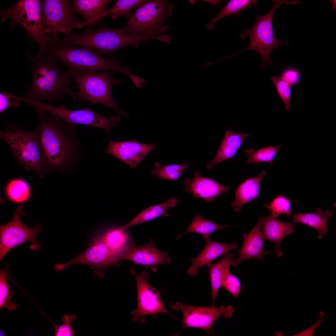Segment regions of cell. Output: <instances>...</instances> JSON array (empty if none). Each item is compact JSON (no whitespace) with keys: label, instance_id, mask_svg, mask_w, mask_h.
Wrapping results in <instances>:
<instances>
[{"label":"cell","instance_id":"484cf974","mask_svg":"<svg viewBox=\"0 0 336 336\" xmlns=\"http://www.w3.org/2000/svg\"><path fill=\"white\" fill-rule=\"evenodd\" d=\"M234 256V254L228 252L217 263L214 264L211 263L207 266L208 268L207 272L210 279L212 298L213 305L224 278L230 271V267L232 265Z\"/></svg>","mask_w":336,"mask_h":336},{"label":"cell","instance_id":"60d3db41","mask_svg":"<svg viewBox=\"0 0 336 336\" xmlns=\"http://www.w3.org/2000/svg\"><path fill=\"white\" fill-rule=\"evenodd\" d=\"M11 93L5 91L0 93V113L1 114L9 107H17L20 101L12 97Z\"/></svg>","mask_w":336,"mask_h":336},{"label":"cell","instance_id":"7402d4cb","mask_svg":"<svg viewBox=\"0 0 336 336\" xmlns=\"http://www.w3.org/2000/svg\"><path fill=\"white\" fill-rule=\"evenodd\" d=\"M261 218V231L264 240L273 243L276 246L275 253L278 257H282L281 243L286 236L294 232L296 225L284 222L270 216Z\"/></svg>","mask_w":336,"mask_h":336},{"label":"cell","instance_id":"8d00e7d4","mask_svg":"<svg viewBox=\"0 0 336 336\" xmlns=\"http://www.w3.org/2000/svg\"><path fill=\"white\" fill-rule=\"evenodd\" d=\"M271 80L278 95L283 102L286 110H289L292 95L291 87L280 77L273 76Z\"/></svg>","mask_w":336,"mask_h":336},{"label":"cell","instance_id":"4316f807","mask_svg":"<svg viewBox=\"0 0 336 336\" xmlns=\"http://www.w3.org/2000/svg\"><path fill=\"white\" fill-rule=\"evenodd\" d=\"M177 199L172 197L165 202L148 207L141 211L126 224L121 226L123 229L149 222L160 217H168V209L174 207L177 204Z\"/></svg>","mask_w":336,"mask_h":336},{"label":"cell","instance_id":"e575fe53","mask_svg":"<svg viewBox=\"0 0 336 336\" xmlns=\"http://www.w3.org/2000/svg\"><path fill=\"white\" fill-rule=\"evenodd\" d=\"M143 0H118L110 9L105 11V16L110 15L114 20L121 16L125 17L128 20L132 14L130 11L142 2Z\"/></svg>","mask_w":336,"mask_h":336},{"label":"cell","instance_id":"30bf717a","mask_svg":"<svg viewBox=\"0 0 336 336\" xmlns=\"http://www.w3.org/2000/svg\"><path fill=\"white\" fill-rule=\"evenodd\" d=\"M31 105L35 110L50 113L68 125L75 126L82 124L97 127L104 129L108 134L110 133L112 127L117 125L120 119L118 116H112L108 118L89 107L82 110H71L66 109L63 105L56 107L49 103L39 100H33Z\"/></svg>","mask_w":336,"mask_h":336},{"label":"cell","instance_id":"d4e9b609","mask_svg":"<svg viewBox=\"0 0 336 336\" xmlns=\"http://www.w3.org/2000/svg\"><path fill=\"white\" fill-rule=\"evenodd\" d=\"M332 215L331 212L328 210L323 212L318 208L312 212L293 214L291 223H300L313 228L318 231L317 237L320 239L328 233V220Z\"/></svg>","mask_w":336,"mask_h":336},{"label":"cell","instance_id":"5bb4252c","mask_svg":"<svg viewBox=\"0 0 336 336\" xmlns=\"http://www.w3.org/2000/svg\"><path fill=\"white\" fill-rule=\"evenodd\" d=\"M130 273L135 278L138 296L137 308L132 312L133 320L143 322L146 316L159 313L173 317L166 309L160 292L148 283V273L143 271L137 274L133 269Z\"/></svg>","mask_w":336,"mask_h":336},{"label":"cell","instance_id":"cb8c5ba5","mask_svg":"<svg viewBox=\"0 0 336 336\" xmlns=\"http://www.w3.org/2000/svg\"><path fill=\"white\" fill-rule=\"evenodd\" d=\"M262 170L257 176L246 179L238 186L235 192V199L231 206L236 212L241 211L242 206L260 195L261 181L266 175Z\"/></svg>","mask_w":336,"mask_h":336},{"label":"cell","instance_id":"b9f144b4","mask_svg":"<svg viewBox=\"0 0 336 336\" xmlns=\"http://www.w3.org/2000/svg\"><path fill=\"white\" fill-rule=\"evenodd\" d=\"M324 313L320 311L319 314V318L317 321L307 329L302 331L293 336H313L315 332L316 329L319 327L321 323L325 320Z\"/></svg>","mask_w":336,"mask_h":336},{"label":"cell","instance_id":"44dd1931","mask_svg":"<svg viewBox=\"0 0 336 336\" xmlns=\"http://www.w3.org/2000/svg\"><path fill=\"white\" fill-rule=\"evenodd\" d=\"M238 245L236 243L227 244L215 241L209 238L206 239L202 251L196 257L190 260L191 264L188 269V274L191 276H197L199 268L207 266L212 261L228 253L231 249L237 250Z\"/></svg>","mask_w":336,"mask_h":336},{"label":"cell","instance_id":"2e32d148","mask_svg":"<svg viewBox=\"0 0 336 336\" xmlns=\"http://www.w3.org/2000/svg\"><path fill=\"white\" fill-rule=\"evenodd\" d=\"M156 147L155 144L139 142L136 139L117 142L110 139L105 152L133 168L136 167L147 155Z\"/></svg>","mask_w":336,"mask_h":336},{"label":"cell","instance_id":"ab89813d","mask_svg":"<svg viewBox=\"0 0 336 336\" xmlns=\"http://www.w3.org/2000/svg\"><path fill=\"white\" fill-rule=\"evenodd\" d=\"M280 77L291 87L298 84L301 79L302 74L300 70L293 67H288L282 72Z\"/></svg>","mask_w":336,"mask_h":336},{"label":"cell","instance_id":"d6986e66","mask_svg":"<svg viewBox=\"0 0 336 336\" xmlns=\"http://www.w3.org/2000/svg\"><path fill=\"white\" fill-rule=\"evenodd\" d=\"M262 218L260 217L255 226L248 234L242 235L244 242L241 248L237 250L239 253L237 258L233 260L232 266L235 267L240 262L252 258L258 259L263 261L264 255L270 253L263 250L265 240L261 231Z\"/></svg>","mask_w":336,"mask_h":336},{"label":"cell","instance_id":"4dcf8cb0","mask_svg":"<svg viewBox=\"0 0 336 336\" xmlns=\"http://www.w3.org/2000/svg\"><path fill=\"white\" fill-rule=\"evenodd\" d=\"M282 147V144L267 147L255 150L250 148L245 152L247 157L246 163L254 165L262 163L272 164L277 153Z\"/></svg>","mask_w":336,"mask_h":336},{"label":"cell","instance_id":"52a82bcc","mask_svg":"<svg viewBox=\"0 0 336 336\" xmlns=\"http://www.w3.org/2000/svg\"><path fill=\"white\" fill-rule=\"evenodd\" d=\"M274 3L270 10L264 15L256 14V20L254 24L250 28L242 30L240 37L243 39L249 36L250 42L248 46L235 54L246 50H251L257 52L260 55L262 61L260 68L263 69L268 63H273L270 56L271 52L275 48L287 45L288 43L286 40L277 39L275 37L273 26V18L278 7L283 3L296 4L297 0L293 1L286 0H273Z\"/></svg>","mask_w":336,"mask_h":336},{"label":"cell","instance_id":"1f68e13d","mask_svg":"<svg viewBox=\"0 0 336 336\" xmlns=\"http://www.w3.org/2000/svg\"><path fill=\"white\" fill-rule=\"evenodd\" d=\"M255 0H230L222 8L217 15L207 25L209 30L212 29L214 24L219 20L229 15H239L243 10L256 4Z\"/></svg>","mask_w":336,"mask_h":336},{"label":"cell","instance_id":"836d02e7","mask_svg":"<svg viewBox=\"0 0 336 336\" xmlns=\"http://www.w3.org/2000/svg\"><path fill=\"white\" fill-rule=\"evenodd\" d=\"M9 264H7L0 272V309L3 307L9 311L16 310L18 306L12 302L10 298L13 295L11 287L7 280L8 278V268Z\"/></svg>","mask_w":336,"mask_h":336},{"label":"cell","instance_id":"4fadbf2b","mask_svg":"<svg viewBox=\"0 0 336 336\" xmlns=\"http://www.w3.org/2000/svg\"><path fill=\"white\" fill-rule=\"evenodd\" d=\"M121 255L111 249L98 236L95 237L84 251L65 264L55 266L56 271H61L77 264L90 265L93 269L94 277L103 278L104 271L112 265H119Z\"/></svg>","mask_w":336,"mask_h":336},{"label":"cell","instance_id":"8fae6325","mask_svg":"<svg viewBox=\"0 0 336 336\" xmlns=\"http://www.w3.org/2000/svg\"><path fill=\"white\" fill-rule=\"evenodd\" d=\"M69 1L44 0L41 4V16L44 31L52 39H59L57 32L70 35L74 29L85 27L72 12Z\"/></svg>","mask_w":336,"mask_h":336},{"label":"cell","instance_id":"d6a6232c","mask_svg":"<svg viewBox=\"0 0 336 336\" xmlns=\"http://www.w3.org/2000/svg\"><path fill=\"white\" fill-rule=\"evenodd\" d=\"M189 167L186 161L181 164H170L162 166L156 162L153 170L151 171L152 174L161 179L170 180L176 182L184 171Z\"/></svg>","mask_w":336,"mask_h":336},{"label":"cell","instance_id":"603a6c76","mask_svg":"<svg viewBox=\"0 0 336 336\" xmlns=\"http://www.w3.org/2000/svg\"><path fill=\"white\" fill-rule=\"evenodd\" d=\"M249 136L247 133H239L226 129L225 135L215 156L206 164L207 169H211L218 163L234 158Z\"/></svg>","mask_w":336,"mask_h":336},{"label":"cell","instance_id":"6da1fadb","mask_svg":"<svg viewBox=\"0 0 336 336\" xmlns=\"http://www.w3.org/2000/svg\"><path fill=\"white\" fill-rule=\"evenodd\" d=\"M36 111L42 155L48 172L54 170L74 171L81 154L75 126L68 125L45 112Z\"/></svg>","mask_w":336,"mask_h":336},{"label":"cell","instance_id":"e0dca14e","mask_svg":"<svg viewBox=\"0 0 336 336\" xmlns=\"http://www.w3.org/2000/svg\"><path fill=\"white\" fill-rule=\"evenodd\" d=\"M122 260H130L136 264L150 267L154 271L156 270L157 265L167 264L171 261L168 253L158 249L153 240L141 245L132 243L123 253Z\"/></svg>","mask_w":336,"mask_h":336},{"label":"cell","instance_id":"74e56055","mask_svg":"<svg viewBox=\"0 0 336 336\" xmlns=\"http://www.w3.org/2000/svg\"><path fill=\"white\" fill-rule=\"evenodd\" d=\"M76 318V316L75 315H68L65 314L61 319L63 324L60 326L55 324L49 320L54 327L55 336H72L75 335L76 330L75 328L72 327L71 324L72 321Z\"/></svg>","mask_w":336,"mask_h":336},{"label":"cell","instance_id":"7bdbcfd3","mask_svg":"<svg viewBox=\"0 0 336 336\" xmlns=\"http://www.w3.org/2000/svg\"><path fill=\"white\" fill-rule=\"evenodd\" d=\"M330 2L332 5L333 9H336V0H330Z\"/></svg>","mask_w":336,"mask_h":336},{"label":"cell","instance_id":"5b68a950","mask_svg":"<svg viewBox=\"0 0 336 336\" xmlns=\"http://www.w3.org/2000/svg\"><path fill=\"white\" fill-rule=\"evenodd\" d=\"M0 138L9 145L16 163L26 170H32L43 179L48 172L43 158L37 128L26 131L14 125L0 130Z\"/></svg>","mask_w":336,"mask_h":336},{"label":"cell","instance_id":"f35d334b","mask_svg":"<svg viewBox=\"0 0 336 336\" xmlns=\"http://www.w3.org/2000/svg\"><path fill=\"white\" fill-rule=\"evenodd\" d=\"M221 287L227 290L234 298L237 299L241 290V285L239 278L232 274L229 271L225 275Z\"/></svg>","mask_w":336,"mask_h":336},{"label":"cell","instance_id":"9c48e42d","mask_svg":"<svg viewBox=\"0 0 336 336\" xmlns=\"http://www.w3.org/2000/svg\"><path fill=\"white\" fill-rule=\"evenodd\" d=\"M67 71L73 77L78 88L77 93L80 103L87 101L93 104H101L121 115L128 116V114L118 107L112 97V86L119 84L121 82L112 78L111 72L104 71L100 73L82 75L70 70Z\"/></svg>","mask_w":336,"mask_h":336},{"label":"cell","instance_id":"8992f818","mask_svg":"<svg viewBox=\"0 0 336 336\" xmlns=\"http://www.w3.org/2000/svg\"><path fill=\"white\" fill-rule=\"evenodd\" d=\"M41 4L39 0H20L13 6L0 13L1 21L11 20V29L17 23L26 30L27 37L38 44L39 51L38 55L48 53L52 38L44 31L41 16Z\"/></svg>","mask_w":336,"mask_h":336},{"label":"cell","instance_id":"277c9868","mask_svg":"<svg viewBox=\"0 0 336 336\" xmlns=\"http://www.w3.org/2000/svg\"><path fill=\"white\" fill-rule=\"evenodd\" d=\"M148 36L135 35L126 33L122 27H100L96 29L81 33H73L61 39H52V45L86 47L101 56L111 55L121 48L137 47L142 42L150 40Z\"/></svg>","mask_w":336,"mask_h":336},{"label":"cell","instance_id":"7a4b0ae2","mask_svg":"<svg viewBox=\"0 0 336 336\" xmlns=\"http://www.w3.org/2000/svg\"><path fill=\"white\" fill-rule=\"evenodd\" d=\"M27 56L32 63L31 70L32 81L26 93L20 96L30 100L44 99L53 102L60 101L68 95L74 102L78 100L77 93L72 90L70 84L73 78L68 71L59 68L58 61L49 53L33 57Z\"/></svg>","mask_w":336,"mask_h":336},{"label":"cell","instance_id":"ba28073f","mask_svg":"<svg viewBox=\"0 0 336 336\" xmlns=\"http://www.w3.org/2000/svg\"><path fill=\"white\" fill-rule=\"evenodd\" d=\"M173 7L167 0H143L122 28L126 33L135 35L158 36L168 28L163 26L172 15Z\"/></svg>","mask_w":336,"mask_h":336},{"label":"cell","instance_id":"f546056e","mask_svg":"<svg viewBox=\"0 0 336 336\" xmlns=\"http://www.w3.org/2000/svg\"><path fill=\"white\" fill-rule=\"evenodd\" d=\"M8 198L12 202L21 204L27 202L31 195V189L28 183L21 178L10 180L5 189Z\"/></svg>","mask_w":336,"mask_h":336},{"label":"cell","instance_id":"d590c367","mask_svg":"<svg viewBox=\"0 0 336 336\" xmlns=\"http://www.w3.org/2000/svg\"><path fill=\"white\" fill-rule=\"evenodd\" d=\"M264 206L268 209L270 216L275 218L281 214L287 216L292 214L291 203L283 195L277 196L270 203H265Z\"/></svg>","mask_w":336,"mask_h":336},{"label":"cell","instance_id":"ac0fdd59","mask_svg":"<svg viewBox=\"0 0 336 336\" xmlns=\"http://www.w3.org/2000/svg\"><path fill=\"white\" fill-rule=\"evenodd\" d=\"M184 191L196 199L202 198L206 202L214 201L218 196L228 191L229 188L195 172L192 178H186L184 183Z\"/></svg>","mask_w":336,"mask_h":336},{"label":"cell","instance_id":"ffe728a7","mask_svg":"<svg viewBox=\"0 0 336 336\" xmlns=\"http://www.w3.org/2000/svg\"><path fill=\"white\" fill-rule=\"evenodd\" d=\"M71 7L73 14H78L84 19L86 31L93 30L105 17V8L110 0H74Z\"/></svg>","mask_w":336,"mask_h":336},{"label":"cell","instance_id":"3957f363","mask_svg":"<svg viewBox=\"0 0 336 336\" xmlns=\"http://www.w3.org/2000/svg\"><path fill=\"white\" fill-rule=\"evenodd\" d=\"M49 53L54 56L67 68L85 75L103 71H114L129 77L134 84L140 77L134 76L128 67H124L115 57L107 59L89 48L82 46L51 45Z\"/></svg>","mask_w":336,"mask_h":336},{"label":"cell","instance_id":"7c38bea8","mask_svg":"<svg viewBox=\"0 0 336 336\" xmlns=\"http://www.w3.org/2000/svg\"><path fill=\"white\" fill-rule=\"evenodd\" d=\"M21 205L16 208L14 217L10 222L0 226V261L11 249L22 243L31 242L30 248L38 252L40 245L36 239L37 234L44 230V228L37 224L33 228L25 225L21 217L26 213Z\"/></svg>","mask_w":336,"mask_h":336},{"label":"cell","instance_id":"9a60e30c","mask_svg":"<svg viewBox=\"0 0 336 336\" xmlns=\"http://www.w3.org/2000/svg\"><path fill=\"white\" fill-rule=\"evenodd\" d=\"M170 308L182 313V329L189 327L209 329L221 316L227 319L232 318L234 311L231 306L200 307L186 305L178 302Z\"/></svg>","mask_w":336,"mask_h":336},{"label":"cell","instance_id":"83f0119b","mask_svg":"<svg viewBox=\"0 0 336 336\" xmlns=\"http://www.w3.org/2000/svg\"><path fill=\"white\" fill-rule=\"evenodd\" d=\"M121 227H114L107 230L99 236L103 242L112 250L121 254L132 243L126 230Z\"/></svg>","mask_w":336,"mask_h":336},{"label":"cell","instance_id":"f1b7e54d","mask_svg":"<svg viewBox=\"0 0 336 336\" xmlns=\"http://www.w3.org/2000/svg\"><path fill=\"white\" fill-rule=\"evenodd\" d=\"M227 225L217 224L202 217L198 213L195 216L186 230L182 234L178 236L177 239H180L188 233H194L202 235L205 240L209 238V236L217 231L229 227Z\"/></svg>","mask_w":336,"mask_h":336}]
</instances>
